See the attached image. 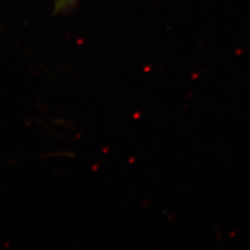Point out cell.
I'll return each mask as SVG.
<instances>
[{"instance_id": "cell-1", "label": "cell", "mask_w": 250, "mask_h": 250, "mask_svg": "<svg viewBox=\"0 0 250 250\" xmlns=\"http://www.w3.org/2000/svg\"><path fill=\"white\" fill-rule=\"evenodd\" d=\"M77 0H56L54 3V14L66 13L73 9Z\"/></svg>"}]
</instances>
